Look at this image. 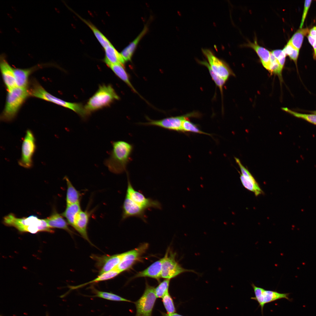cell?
<instances>
[{
    "label": "cell",
    "mask_w": 316,
    "mask_h": 316,
    "mask_svg": "<svg viewBox=\"0 0 316 316\" xmlns=\"http://www.w3.org/2000/svg\"><path fill=\"white\" fill-rule=\"evenodd\" d=\"M112 145L109 157L104 164L111 172L120 174L126 171L127 164L131 161L133 145L122 140L113 142Z\"/></svg>",
    "instance_id": "cell-1"
},
{
    "label": "cell",
    "mask_w": 316,
    "mask_h": 316,
    "mask_svg": "<svg viewBox=\"0 0 316 316\" xmlns=\"http://www.w3.org/2000/svg\"><path fill=\"white\" fill-rule=\"evenodd\" d=\"M3 222L5 225L13 227L21 232L32 233L43 231L51 233L54 232L52 228L49 226L45 219H40L34 215L20 218L10 213L4 218Z\"/></svg>",
    "instance_id": "cell-2"
},
{
    "label": "cell",
    "mask_w": 316,
    "mask_h": 316,
    "mask_svg": "<svg viewBox=\"0 0 316 316\" xmlns=\"http://www.w3.org/2000/svg\"><path fill=\"white\" fill-rule=\"evenodd\" d=\"M29 95L30 91L27 88L16 87L8 91L5 108L1 115V119L5 122L13 120L23 102Z\"/></svg>",
    "instance_id": "cell-3"
},
{
    "label": "cell",
    "mask_w": 316,
    "mask_h": 316,
    "mask_svg": "<svg viewBox=\"0 0 316 316\" xmlns=\"http://www.w3.org/2000/svg\"><path fill=\"white\" fill-rule=\"evenodd\" d=\"M119 98L111 85H100L89 99L85 109L89 115L92 112L109 106L114 101Z\"/></svg>",
    "instance_id": "cell-4"
},
{
    "label": "cell",
    "mask_w": 316,
    "mask_h": 316,
    "mask_svg": "<svg viewBox=\"0 0 316 316\" xmlns=\"http://www.w3.org/2000/svg\"><path fill=\"white\" fill-rule=\"evenodd\" d=\"M30 95L71 109L83 118L88 116L84 107L80 103L67 102L56 97L47 92L40 84L34 82L30 91Z\"/></svg>",
    "instance_id": "cell-5"
},
{
    "label": "cell",
    "mask_w": 316,
    "mask_h": 316,
    "mask_svg": "<svg viewBox=\"0 0 316 316\" xmlns=\"http://www.w3.org/2000/svg\"><path fill=\"white\" fill-rule=\"evenodd\" d=\"M201 114L198 112L193 111L181 116L171 117L158 120L149 119L148 121L140 124L145 126H154L171 130L182 132L183 121L191 117H199Z\"/></svg>",
    "instance_id": "cell-6"
},
{
    "label": "cell",
    "mask_w": 316,
    "mask_h": 316,
    "mask_svg": "<svg viewBox=\"0 0 316 316\" xmlns=\"http://www.w3.org/2000/svg\"><path fill=\"white\" fill-rule=\"evenodd\" d=\"M157 298L155 288L147 284L143 294L134 303L136 308L135 316H152Z\"/></svg>",
    "instance_id": "cell-7"
},
{
    "label": "cell",
    "mask_w": 316,
    "mask_h": 316,
    "mask_svg": "<svg viewBox=\"0 0 316 316\" xmlns=\"http://www.w3.org/2000/svg\"><path fill=\"white\" fill-rule=\"evenodd\" d=\"M202 50L211 70L216 75L226 81L230 76L234 75L227 64L216 56L211 50L207 49Z\"/></svg>",
    "instance_id": "cell-8"
},
{
    "label": "cell",
    "mask_w": 316,
    "mask_h": 316,
    "mask_svg": "<svg viewBox=\"0 0 316 316\" xmlns=\"http://www.w3.org/2000/svg\"><path fill=\"white\" fill-rule=\"evenodd\" d=\"M36 148L34 135L31 130H28L22 142L21 157L18 161L19 165L26 168L32 166V158Z\"/></svg>",
    "instance_id": "cell-9"
},
{
    "label": "cell",
    "mask_w": 316,
    "mask_h": 316,
    "mask_svg": "<svg viewBox=\"0 0 316 316\" xmlns=\"http://www.w3.org/2000/svg\"><path fill=\"white\" fill-rule=\"evenodd\" d=\"M127 176V186L125 196L146 210L151 208L162 209V205L159 201L146 197L142 192L135 189L131 183L128 173Z\"/></svg>",
    "instance_id": "cell-10"
},
{
    "label": "cell",
    "mask_w": 316,
    "mask_h": 316,
    "mask_svg": "<svg viewBox=\"0 0 316 316\" xmlns=\"http://www.w3.org/2000/svg\"><path fill=\"white\" fill-rule=\"evenodd\" d=\"M169 253L167 250L162 258L161 278L170 279L184 272H194L182 268L176 261L175 253H170L169 254Z\"/></svg>",
    "instance_id": "cell-11"
},
{
    "label": "cell",
    "mask_w": 316,
    "mask_h": 316,
    "mask_svg": "<svg viewBox=\"0 0 316 316\" xmlns=\"http://www.w3.org/2000/svg\"><path fill=\"white\" fill-rule=\"evenodd\" d=\"M251 286L255 296L252 297L251 299L258 302L262 313L264 306L266 303L282 298H285L290 301L291 300L288 297L289 293H281L276 291L266 290L255 286L253 284H252Z\"/></svg>",
    "instance_id": "cell-12"
},
{
    "label": "cell",
    "mask_w": 316,
    "mask_h": 316,
    "mask_svg": "<svg viewBox=\"0 0 316 316\" xmlns=\"http://www.w3.org/2000/svg\"><path fill=\"white\" fill-rule=\"evenodd\" d=\"M124 254V253L112 255L92 254L90 257L95 261L99 274L115 269L120 262Z\"/></svg>",
    "instance_id": "cell-13"
},
{
    "label": "cell",
    "mask_w": 316,
    "mask_h": 316,
    "mask_svg": "<svg viewBox=\"0 0 316 316\" xmlns=\"http://www.w3.org/2000/svg\"><path fill=\"white\" fill-rule=\"evenodd\" d=\"M148 246L147 243H144L136 248L124 253L120 262L115 269L121 273L129 269L139 259Z\"/></svg>",
    "instance_id": "cell-14"
},
{
    "label": "cell",
    "mask_w": 316,
    "mask_h": 316,
    "mask_svg": "<svg viewBox=\"0 0 316 316\" xmlns=\"http://www.w3.org/2000/svg\"><path fill=\"white\" fill-rule=\"evenodd\" d=\"M122 220L134 217L140 218L145 222H147L146 210L126 196L122 205Z\"/></svg>",
    "instance_id": "cell-15"
},
{
    "label": "cell",
    "mask_w": 316,
    "mask_h": 316,
    "mask_svg": "<svg viewBox=\"0 0 316 316\" xmlns=\"http://www.w3.org/2000/svg\"><path fill=\"white\" fill-rule=\"evenodd\" d=\"M0 67L2 77L8 91L16 87L14 69L8 62L5 54H2L0 57Z\"/></svg>",
    "instance_id": "cell-16"
},
{
    "label": "cell",
    "mask_w": 316,
    "mask_h": 316,
    "mask_svg": "<svg viewBox=\"0 0 316 316\" xmlns=\"http://www.w3.org/2000/svg\"><path fill=\"white\" fill-rule=\"evenodd\" d=\"M90 213L87 210H81L77 215L74 222V228L85 240L93 245L90 240L87 233V227Z\"/></svg>",
    "instance_id": "cell-17"
},
{
    "label": "cell",
    "mask_w": 316,
    "mask_h": 316,
    "mask_svg": "<svg viewBox=\"0 0 316 316\" xmlns=\"http://www.w3.org/2000/svg\"><path fill=\"white\" fill-rule=\"evenodd\" d=\"M49 226L51 228H57L63 229L71 235L74 233L70 229L67 221L61 214L54 210L50 216L45 219Z\"/></svg>",
    "instance_id": "cell-18"
},
{
    "label": "cell",
    "mask_w": 316,
    "mask_h": 316,
    "mask_svg": "<svg viewBox=\"0 0 316 316\" xmlns=\"http://www.w3.org/2000/svg\"><path fill=\"white\" fill-rule=\"evenodd\" d=\"M42 65L35 66L33 68L27 69L13 68L15 82L16 87L27 88L28 78L31 73L36 68L43 66Z\"/></svg>",
    "instance_id": "cell-19"
},
{
    "label": "cell",
    "mask_w": 316,
    "mask_h": 316,
    "mask_svg": "<svg viewBox=\"0 0 316 316\" xmlns=\"http://www.w3.org/2000/svg\"><path fill=\"white\" fill-rule=\"evenodd\" d=\"M162 258L153 263L144 270L137 274L135 277H149L157 279L161 277Z\"/></svg>",
    "instance_id": "cell-20"
},
{
    "label": "cell",
    "mask_w": 316,
    "mask_h": 316,
    "mask_svg": "<svg viewBox=\"0 0 316 316\" xmlns=\"http://www.w3.org/2000/svg\"><path fill=\"white\" fill-rule=\"evenodd\" d=\"M240 179L243 186L248 190L254 193L256 196L263 192L258 183L249 171L244 175H240Z\"/></svg>",
    "instance_id": "cell-21"
},
{
    "label": "cell",
    "mask_w": 316,
    "mask_h": 316,
    "mask_svg": "<svg viewBox=\"0 0 316 316\" xmlns=\"http://www.w3.org/2000/svg\"><path fill=\"white\" fill-rule=\"evenodd\" d=\"M105 58L104 61L107 65L120 64L123 65L125 61L119 53L111 44L104 48Z\"/></svg>",
    "instance_id": "cell-22"
},
{
    "label": "cell",
    "mask_w": 316,
    "mask_h": 316,
    "mask_svg": "<svg viewBox=\"0 0 316 316\" xmlns=\"http://www.w3.org/2000/svg\"><path fill=\"white\" fill-rule=\"evenodd\" d=\"M148 29L147 25L145 26L137 37L122 51L121 54L125 61L131 60L138 43L147 32Z\"/></svg>",
    "instance_id": "cell-23"
},
{
    "label": "cell",
    "mask_w": 316,
    "mask_h": 316,
    "mask_svg": "<svg viewBox=\"0 0 316 316\" xmlns=\"http://www.w3.org/2000/svg\"><path fill=\"white\" fill-rule=\"evenodd\" d=\"M248 46L253 48L259 57L263 66L267 70L270 63L271 52L265 48L259 46L256 40L253 43L249 42Z\"/></svg>",
    "instance_id": "cell-24"
},
{
    "label": "cell",
    "mask_w": 316,
    "mask_h": 316,
    "mask_svg": "<svg viewBox=\"0 0 316 316\" xmlns=\"http://www.w3.org/2000/svg\"><path fill=\"white\" fill-rule=\"evenodd\" d=\"M64 178L67 186L66 197V205L80 203L81 195L80 192L75 188L67 176H65Z\"/></svg>",
    "instance_id": "cell-25"
},
{
    "label": "cell",
    "mask_w": 316,
    "mask_h": 316,
    "mask_svg": "<svg viewBox=\"0 0 316 316\" xmlns=\"http://www.w3.org/2000/svg\"><path fill=\"white\" fill-rule=\"evenodd\" d=\"M81 210L80 203L66 205L65 210L61 214L66 218L68 224L73 227L75 218Z\"/></svg>",
    "instance_id": "cell-26"
},
{
    "label": "cell",
    "mask_w": 316,
    "mask_h": 316,
    "mask_svg": "<svg viewBox=\"0 0 316 316\" xmlns=\"http://www.w3.org/2000/svg\"><path fill=\"white\" fill-rule=\"evenodd\" d=\"M120 273L118 270L114 269L110 271L99 274L96 278L90 281L78 286H70V288L71 290L76 289L87 284L110 280L114 278Z\"/></svg>",
    "instance_id": "cell-27"
},
{
    "label": "cell",
    "mask_w": 316,
    "mask_h": 316,
    "mask_svg": "<svg viewBox=\"0 0 316 316\" xmlns=\"http://www.w3.org/2000/svg\"><path fill=\"white\" fill-rule=\"evenodd\" d=\"M108 66L111 68L118 77L128 85L133 91L138 93L131 83L128 75L123 65L120 64H113L109 65Z\"/></svg>",
    "instance_id": "cell-28"
},
{
    "label": "cell",
    "mask_w": 316,
    "mask_h": 316,
    "mask_svg": "<svg viewBox=\"0 0 316 316\" xmlns=\"http://www.w3.org/2000/svg\"><path fill=\"white\" fill-rule=\"evenodd\" d=\"M79 18L91 29L96 38L104 48L111 44L108 40L93 24L80 17Z\"/></svg>",
    "instance_id": "cell-29"
},
{
    "label": "cell",
    "mask_w": 316,
    "mask_h": 316,
    "mask_svg": "<svg viewBox=\"0 0 316 316\" xmlns=\"http://www.w3.org/2000/svg\"><path fill=\"white\" fill-rule=\"evenodd\" d=\"M308 32V28L299 29L293 35L289 41L294 47L299 50L301 46L304 36Z\"/></svg>",
    "instance_id": "cell-30"
},
{
    "label": "cell",
    "mask_w": 316,
    "mask_h": 316,
    "mask_svg": "<svg viewBox=\"0 0 316 316\" xmlns=\"http://www.w3.org/2000/svg\"><path fill=\"white\" fill-rule=\"evenodd\" d=\"M198 62L201 65L206 67L208 68L211 78L216 85L219 88L221 96L223 95V88L226 80L216 75L211 70L208 63L206 60L202 61L197 60Z\"/></svg>",
    "instance_id": "cell-31"
},
{
    "label": "cell",
    "mask_w": 316,
    "mask_h": 316,
    "mask_svg": "<svg viewBox=\"0 0 316 316\" xmlns=\"http://www.w3.org/2000/svg\"><path fill=\"white\" fill-rule=\"evenodd\" d=\"M93 290L96 297L113 301L131 302L130 300L111 293L99 291L94 288Z\"/></svg>",
    "instance_id": "cell-32"
},
{
    "label": "cell",
    "mask_w": 316,
    "mask_h": 316,
    "mask_svg": "<svg viewBox=\"0 0 316 316\" xmlns=\"http://www.w3.org/2000/svg\"><path fill=\"white\" fill-rule=\"evenodd\" d=\"M282 109L295 117L303 119L308 122L316 125V114L299 113L292 111L287 108H283Z\"/></svg>",
    "instance_id": "cell-33"
},
{
    "label": "cell",
    "mask_w": 316,
    "mask_h": 316,
    "mask_svg": "<svg viewBox=\"0 0 316 316\" xmlns=\"http://www.w3.org/2000/svg\"><path fill=\"white\" fill-rule=\"evenodd\" d=\"M182 132H189L211 135L210 134L200 130L196 124L191 122L189 119L184 121L182 124Z\"/></svg>",
    "instance_id": "cell-34"
},
{
    "label": "cell",
    "mask_w": 316,
    "mask_h": 316,
    "mask_svg": "<svg viewBox=\"0 0 316 316\" xmlns=\"http://www.w3.org/2000/svg\"><path fill=\"white\" fill-rule=\"evenodd\" d=\"M164 307L168 314L175 313L176 308L173 300L169 291L167 292L162 298Z\"/></svg>",
    "instance_id": "cell-35"
},
{
    "label": "cell",
    "mask_w": 316,
    "mask_h": 316,
    "mask_svg": "<svg viewBox=\"0 0 316 316\" xmlns=\"http://www.w3.org/2000/svg\"><path fill=\"white\" fill-rule=\"evenodd\" d=\"M283 50L286 55H288L290 59L296 63L299 50L294 47L289 41Z\"/></svg>",
    "instance_id": "cell-36"
},
{
    "label": "cell",
    "mask_w": 316,
    "mask_h": 316,
    "mask_svg": "<svg viewBox=\"0 0 316 316\" xmlns=\"http://www.w3.org/2000/svg\"><path fill=\"white\" fill-rule=\"evenodd\" d=\"M270 63L268 69L271 73H273L279 75L281 77L283 68L279 64L278 60L271 52Z\"/></svg>",
    "instance_id": "cell-37"
},
{
    "label": "cell",
    "mask_w": 316,
    "mask_h": 316,
    "mask_svg": "<svg viewBox=\"0 0 316 316\" xmlns=\"http://www.w3.org/2000/svg\"><path fill=\"white\" fill-rule=\"evenodd\" d=\"M170 279H165L155 288V292L157 298H162L169 291Z\"/></svg>",
    "instance_id": "cell-38"
},
{
    "label": "cell",
    "mask_w": 316,
    "mask_h": 316,
    "mask_svg": "<svg viewBox=\"0 0 316 316\" xmlns=\"http://www.w3.org/2000/svg\"><path fill=\"white\" fill-rule=\"evenodd\" d=\"M271 52L277 59L281 66L283 68L286 56L283 50L277 49L273 50Z\"/></svg>",
    "instance_id": "cell-39"
},
{
    "label": "cell",
    "mask_w": 316,
    "mask_h": 316,
    "mask_svg": "<svg viewBox=\"0 0 316 316\" xmlns=\"http://www.w3.org/2000/svg\"><path fill=\"white\" fill-rule=\"evenodd\" d=\"M311 0H305L304 3V9L302 15L300 28L301 29L303 25L308 11L311 4Z\"/></svg>",
    "instance_id": "cell-40"
},
{
    "label": "cell",
    "mask_w": 316,
    "mask_h": 316,
    "mask_svg": "<svg viewBox=\"0 0 316 316\" xmlns=\"http://www.w3.org/2000/svg\"><path fill=\"white\" fill-rule=\"evenodd\" d=\"M309 35L316 39V26L314 27L309 31Z\"/></svg>",
    "instance_id": "cell-41"
},
{
    "label": "cell",
    "mask_w": 316,
    "mask_h": 316,
    "mask_svg": "<svg viewBox=\"0 0 316 316\" xmlns=\"http://www.w3.org/2000/svg\"><path fill=\"white\" fill-rule=\"evenodd\" d=\"M308 38L309 43L312 46L316 39L313 37L309 34L308 36Z\"/></svg>",
    "instance_id": "cell-42"
},
{
    "label": "cell",
    "mask_w": 316,
    "mask_h": 316,
    "mask_svg": "<svg viewBox=\"0 0 316 316\" xmlns=\"http://www.w3.org/2000/svg\"><path fill=\"white\" fill-rule=\"evenodd\" d=\"M162 316H183L176 313L168 314L165 313H162Z\"/></svg>",
    "instance_id": "cell-43"
},
{
    "label": "cell",
    "mask_w": 316,
    "mask_h": 316,
    "mask_svg": "<svg viewBox=\"0 0 316 316\" xmlns=\"http://www.w3.org/2000/svg\"><path fill=\"white\" fill-rule=\"evenodd\" d=\"M312 47H313L314 51V58L316 59V40H315Z\"/></svg>",
    "instance_id": "cell-44"
},
{
    "label": "cell",
    "mask_w": 316,
    "mask_h": 316,
    "mask_svg": "<svg viewBox=\"0 0 316 316\" xmlns=\"http://www.w3.org/2000/svg\"><path fill=\"white\" fill-rule=\"evenodd\" d=\"M313 113L315 114H316V111H313Z\"/></svg>",
    "instance_id": "cell-45"
},
{
    "label": "cell",
    "mask_w": 316,
    "mask_h": 316,
    "mask_svg": "<svg viewBox=\"0 0 316 316\" xmlns=\"http://www.w3.org/2000/svg\"></svg>",
    "instance_id": "cell-46"
}]
</instances>
